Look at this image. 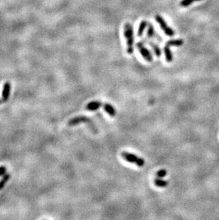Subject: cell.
<instances>
[{
  "instance_id": "cell-18",
  "label": "cell",
  "mask_w": 219,
  "mask_h": 220,
  "mask_svg": "<svg viewBox=\"0 0 219 220\" xmlns=\"http://www.w3.org/2000/svg\"><path fill=\"white\" fill-rule=\"evenodd\" d=\"M7 173V168L5 166H0V177L4 176Z\"/></svg>"
},
{
  "instance_id": "cell-14",
  "label": "cell",
  "mask_w": 219,
  "mask_h": 220,
  "mask_svg": "<svg viewBox=\"0 0 219 220\" xmlns=\"http://www.w3.org/2000/svg\"><path fill=\"white\" fill-rule=\"evenodd\" d=\"M10 177H11V175H10L9 173H6L4 176H2V178L0 180V190L4 189L5 185L9 180Z\"/></svg>"
},
{
  "instance_id": "cell-9",
  "label": "cell",
  "mask_w": 219,
  "mask_h": 220,
  "mask_svg": "<svg viewBox=\"0 0 219 220\" xmlns=\"http://www.w3.org/2000/svg\"><path fill=\"white\" fill-rule=\"evenodd\" d=\"M164 51L166 62H168V63L172 62L174 57H173L172 52H171V51L169 49V46H167V45H166L164 48Z\"/></svg>"
},
{
  "instance_id": "cell-4",
  "label": "cell",
  "mask_w": 219,
  "mask_h": 220,
  "mask_svg": "<svg viewBox=\"0 0 219 220\" xmlns=\"http://www.w3.org/2000/svg\"><path fill=\"white\" fill-rule=\"evenodd\" d=\"M136 46H137V48H138V51L140 52L142 56L143 57L147 62H152L153 57H152L151 52H150L149 50L144 46V45L143 43H142V42H141V41L138 42V43L136 44Z\"/></svg>"
},
{
  "instance_id": "cell-12",
  "label": "cell",
  "mask_w": 219,
  "mask_h": 220,
  "mask_svg": "<svg viewBox=\"0 0 219 220\" xmlns=\"http://www.w3.org/2000/svg\"><path fill=\"white\" fill-rule=\"evenodd\" d=\"M148 44L150 46L152 47V49L154 51L155 55H156L157 57H160L161 55H162V51H161L159 46H158L157 44L154 43L152 41H149Z\"/></svg>"
},
{
  "instance_id": "cell-6",
  "label": "cell",
  "mask_w": 219,
  "mask_h": 220,
  "mask_svg": "<svg viewBox=\"0 0 219 220\" xmlns=\"http://www.w3.org/2000/svg\"><path fill=\"white\" fill-rule=\"evenodd\" d=\"M90 121V118L86 115H80L75 117L68 121V125L69 126H75L82 123H86Z\"/></svg>"
},
{
  "instance_id": "cell-15",
  "label": "cell",
  "mask_w": 219,
  "mask_h": 220,
  "mask_svg": "<svg viewBox=\"0 0 219 220\" xmlns=\"http://www.w3.org/2000/svg\"><path fill=\"white\" fill-rule=\"evenodd\" d=\"M200 1H202V0H181L180 3H179V5H180V7H181L185 8L189 7L190 5H191L194 2H197Z\"/></svg>"
},
{
  "instance_id": "cell-7",
  "label": "cell",
  "mask_w": 219,
  "mask_h": 220,
  "mask_svg": "<svg viewBox=\"0 0 219 220\" xmlns=\"http://www.w3.org/2000/svg\"><path fill=\"white\" fill-rule=\"evenodd\" d=\"M102 105L103 104H102L100 101H98V100L91 101L86 105V109L87 110H90V111H95V110H97V109H99L100 107H102Z\"/></svg>"
},
{
  "instance_id": "cell-10",
  "label": "cell",
  "mask_w": 219,
  "mask_h": 220,
  "mask_svg": "<svg viewBox=\"0 0 219 220\" xmlns=\"http://www.w3.org/2000/svg\"><path fill=\"white\" fill-rule=\"evenodd\" d=\"M147 26H148V23L146 20H142L139 25V28L138 30V36L140 37L143 35L144 31Z\"/></svg>"
},
{
  "instance_id": "cell-16",
  "label": "cell",
  "mask_w": 219,
  "mask_h": 220,
  "mask_svg": "<svg viewBox=\"0 0 219 220\" xmlns=\"http://www.w3.org/2000/svg\"><path fill=\"white\" fill-rule=\"evenodd\" d=\"M155 36H156V33H155L154 26H153L152 24L149 23L148 24V30H147V37L149 39H151Z\"/></svg>"
},
{
  "instance_id": "cell-19",
  "label": "cell",
  "mask_w": 219,
  "mask_h": 220,
  "mask_svg": "<svg viewBox=\"0 0 219 220\" xmlns=\"http://www.w3.org/2000/svg\"><path fill=\"white\" fill-rule=\"evenodd\" d=\"M1 103H2V100H0V104H1Z\"/></svg>"
},
{
  "instance_id": "cell-5",
  "label": "cell",
  "mask_w": 219,
  "mask_h": 220,
  "mask_svg": "<svg viewBox=\"0 0 219 220\" xmlns=\"http://www.w3.org/2000/svg\"><path fill=\"white\" fill-rule=\"evenodd\" d=\"M11 83L9 82H6L4 84L2 91V102H7L9 99L10 93H11Z\"/></svg>"
},
{
  "instance_id": "cell-3",
  "label": "cell",
  "mask_w": 219,
  "mask_h": 220,
  "mask_svg": "<svg viewBox=\"0 0 219 220\" xmlns=\"http://www.w3.org/2000/svg\"><path fill=\"white\" fill-rule=\"evenodd\" d=\"M154 19L155 20L157 21V22L159 24L161 29L163 30L166 35L170 37H172L175 35V31L167 24V23L166 22L162 16H160L159 14H157L155 15Z\"/></svg>"
},
{
  "instance_id": "cell-2",
  "label": "cell",
  "mask_w": 219,
  "mask_h": 220,
  "mask_svg": "<svg viewBox=\"0 0 219 220\" xmlns=\"http://www.w3.org/2000/svg\"><path fill=\"white\" fill-rule=\"evenodd\" d=\"M121 156H122L123 160L128 162V163L135 164L137 166L139 167V168L143 167L145 164V161L143 158L138 157V155L133 154V153L126 152V151H123L121 153Z\"/></svg>"
},
{
  "instance_id": "cell-17",
  "label": "cell",
  "mask_w": 219,
  "mask_h": 220,
  "mask_svg": "<svg viewBox=\"0 0 219 220\" xmlns=\"http://www.w3.org/2000/svg\"><path fill=\"white\" fill-rule=\"evenodd\" d=\"M167 172L166 169H160V170L158 171L156 173V175L158 177H159V178H162V177H164L166 175H167Z\"/></svg>"
},
{
  "instance_id": "cell-1",
  "label": "cell",
  "mask_w": 219,
  "mask_h": 220,
  "mask_svg": "<svg viewBox=\"0 0 219 220\" xmlns=\"http://www.w3.org/2000/svg\"><path fill=\"white\" fill-rule=\"evenodd\" d=\"M124 36L126 39L127 50L126 51L129 55L134 53V30L133 26L130 23H126L124 26Z\"/></svg>"
},
{
  "instance_id": "cell-13",
  "label": "cell",
  "mask_w": 219,
  "mask_h": 220,
  "mask_svg": "<svg viewBox=\"0 0 219 220\" xmlns=\"http://www.w3.org/2000/svg\"><path fill=\"white\" fill-rule=\"evenodd\" d=\"M154 184L158 187L164 188L168 186L169 182L166 181V180H164L162 178H159V177H158V178L154 180Z\"/></svg>"
},
{
  "instance_id": "cell-8",
  "label": "cell",
  "mask_w": 219,
  "mask_h": 220,
  "mask_svg": "<svg viewBox=\"0 0 219 220\" xmlns=\"http://www.w3.org/2000/svg\"><path fill=\"white\" fill-rule=\"evenodd\" d=\"M102 107H103V109L105 110V112L111 117H115L116 114H117L115 108L110 103H105V104L102 105Z\"/></svg>"
},
{
  "instance_id": "cell-11",
  "label": "cell",
  "mask_w": 219,
  "mask_h": 220,
  "mask_svg": "<svg viewBox=\"0 0 219 220\" xmlns=\"http://www.w3.org/2000/svg\"><path fill=\"white\" fill-rule=\"evenodd\" d=\"M184 44V41L181 39H171V40L168 41L166 45L169 46H181Z\"/></svg>"
}]
</instances>
